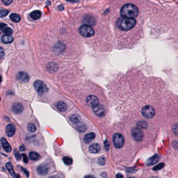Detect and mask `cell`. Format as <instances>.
I'll return each instance as SVG.
<instances>
[{
  "instance_id": "cell-1",
  "label": "cell",
  "mask_w": 178,
  "mask_h": 178,
  "mask_svg": "<svg viewBox=\"0 0 178 178\" xmlns=\"http://www.w3.org/2000/svg\"><path fill=\"white\" fill-rule=\"evenodd\" d=\"M120 13L123 17L134 19L138 15V9L136 6L133 4H126L122 7Z\"/></svg>"
},
{
  "instance_id": "cell-2",
  "label": "cell",
  "mask_w": 178,
  "mask_h": 178,
  "mask_svg": "<svg viewBox=\"0 0 178 178\" xmlns=\"http://www.w3.org/2000/svg\"><path fill=\"white\" fill-rule=\"evenodd\" d=\"M136 21L134 18H128L121 17L118 19L117 25L120 29L124 31L132 29L135 27Z\"/></svg>"
},
{
  "instance_id": "cell-3",
  "label": "cell",
  "mask_w": 178,
  "mask_h": 178,
  "mask_svg": "<svg viewBox=\"0 0 178 178\" xmlns=\"http://www.w3.org/2000/svg\"><path fill=\"white\" fill-rule=\"evenodd\" d=\"M80 34L85 37H91L93 36L95 31L93 28L88 25H84L81 26L80 28Z\"/></svg>"
},
{
  "instance_id": "cell-4",
  "label": "cell",
  "mask_w": 178,
  "mask_h": 178,
  "mask_svg": "<svg viewBox=\"0 0 178 178\" xmlns=\"http://www.w3.org/2000/svg\"><path fill=\"white\" fill-rule=\"evenodd\" d=\"M113 142L116 148H121L123 146L124 143L123 136L120 133H115L113 136Z\"/></svg>"
},
{
  "instance_id": "cell-5",
  "label": "cell",
  "mask_w": 178,
  "mask_h": 178,
  "mask_svg": "<svg viewBox=\"0 0 178 178\" xmlns=\"http://www.w3.org/2000/svg\"><path fill=\"white\" fill-rule=\"evenodd\" d=\"M143 115L146 119H151L153 117L155 111L153 107L150 106H146L142 110Z\"/></svg>"
},
{
  "instance_id": "cell-6",
  "label": "cell",
  "mask_w": 178,
  "mask_h": 178,
  "mask_svg": "<svg viewBox=\"0 0 178 178\" xmlns=\"http://www.w3.org/2000/svg\"><path fill=\"white\" fill-rule=\"evenodd\" d=\"M34 87L35 88L36 91L39 94H44L47 93L48 91V88L47 86L43 82L40 80H37L34 83Z\"/></svg>"
},
{
  "instance_id": "cell-7",
  "label": "cell",
  "mask_w": 178,
  "mask_h": 178,
  "mask_svg": "<svg viewBox=\"0 0 178 178\" xmlns=\"http://www.w3.org/2000/svg\"><path fill=\"white\" fill-rule=\"evenodd\" d=\"M132 135L133 138L136 141H141L144 136L143 132L137 128H135L132 130Z\"/></svg>"
},
{
  "instance_id": "cell-8",
  "label": "cell",
  "mask_w": 178,
  "mask_h": 178,
  "mask_svg": "<svg viewBox=\"0 0 178 178\" xmlns=\"http://www.w3.org/2000/svg\"><path fill=\"white\" fill-rule=\"evenodd\" d=\"M86 102L87 104L89 107L95 108L99 104V100L98 98L93 95H90L88 96L86 98Z\"/></svg>"
},
{
  "instance_id": "cell-9",
  "label": "cell",
  "mask_w": 178,
  "mask_h": 178,
  "mask_svg": "<svg viewBox=\"0 0 178 178\" xmlns=\"http://www.w3.org/2000/svg\"><path fill=\"white\" fill-rule=\"evenodd\" d=\"M12 111L16 114H20L23 111L24 107L23 104L20 103H15L12 107Z\"/></svg>"
},
{
  "instance_id": "cell-10",
  "label": "cell",
  "mask_w": 178,
  "mask_h": 178,
  "mask_svg": "<svg viewBox=\"0 0 178 178\" xmlns=\"http://www.w3.org/2000/svg\"><path fill=\"white\" fill-rule=\"evenodd\" d=\"M93 111L96 115H98L99 117H102L104 115V113H105L104 107H102V105H99V104L95 108H93Z\"/></svg>"
},
{
  "instance_id": "cell-11",
  "label": "cell",
  "mask_w": 178,
  "mask_h": 178,
  "mask_svg": "<svg viewBox=\"0 0 178 178\" xmlns=\"http://www.w3.org/2000/svg\"><path fill=\"white\" fill-rule=\"evenodd\" d=\"M6 133L9 137H12L14 135L15 132V127L13 124H10L6 128Z\"/></svg>"
},
{
  "instance_id": "cell-12",
  "label": "cell",
  "mask_w": 178,
  "mask_h": 178,
  "mask_svg": "<svg viewBox=\"0 0 178 178\" xmlns=\"http://www.w3.org/2000/svg\"><path fill=\"white\" fill-rule=\"evenodd\" d=\"M49 171V168L46 164H40L37 168V172L40 175H45Z\"/></svg>"
},
{
  "instance_id": "cell-13",
  "label": "cell",
  "mask_w": 178,
  "mask_h": 178,
  "mask_svg": "<svg viewBox=\"0 0 178 178\" xmlns=\"http://www.w3.org/2000/svg\"><path fill=\"white\" fill-rule=\"evenodd\" d=\"M100 146L97 143H93L89 147V151L91 153H97L100 151Z\"/></svg>"
},
{
  "instance_id": "cell-14",
  "label": "cell",
  "mask_w": 178,
  "mask_h": 178,
  "mask_svg": "<svg viewBox=\"0 0 178 178\" xmlns=\"http://www.w3.org/2000/svg\"><path fill=\"white\" fill-rule=\"evenodd\" d=\"M1 144L2 146V147L6 152H8V153L11 152V151H12L11 146L9 144V143L7 142L5 138H4L3 137L2 138L1 140Z\"/></svg>"
},
{
  "instance_id": "cell-15",
  "label": "cell",
  "mask_w": 178,
  "mask_h": 178,
  "mask_svg": "<svg viewBox=\"0 0 178 178\" xmlns=\"http://www.w3.org/2000/svg\"><path fill=\"white\" fill-rule=\"evenodd\" d=\"M159 160V156L158 155H155L147 160L146 164L147 166H151L156 164Z\"/></svg>"
},
{
  "instance_id": "cell-16",
  "label": "cell",
  "mask_w": 178,
  "mask_h": 178,
  "mask_svg": "<svg viewBox=\"0 0 178 178\" xmlns=\"http://www.w3.org/2000/svg\"><path fill=\"white\" fill-rule=\"evenodd\" d=\"M17 78L18 80L23 82H27L29 80V76L26 73L24 72H20L17 75Z\"/></svg>"
},
{
  "instance_id": "cell-17",
  "label": "cell",
  "mask_w": 178,
  "mask_h": 178,
  "mask_svg": "<svg viewBox=\"0 0 178 178\" xmlns=\"http://www.w3.org/2000/svg\"><path fill=\"white\" fill-rule=\"evenodd\" d=\"M1 40L4 44H11L14 40V38L13 36L10 35H5L2 36Z\"/></svg>"
},
{
  "instance_id": "cell-18",
  "label": "cell",
  "mask_w": 178,
  "mask_h": 178,
  "mask_svg": "<svg viewBox=\"0 0 178 178\" xmlns=\"http://www.w3.org/2000/svg\"><path fill=\"white\" fill-rule=\"evenodd\" d=\"M96 134L94 133H89L87 134L86 135L84 138V140L85 142V143L88 144L89 143H91L93 140L95 138Z\"/></svg>"
},
{
  "instance_id": "cell-19",
  "label": "cell",
  "mask_w": 178,
  "mask_h": 178,
  "mask_svg": "<svg viewBox=\"0 0 178 178\" xmlns=\"http://www.w3.org/2000/svg\"><path fill=\"white\" fill-rule=\"evenodd\" d=\"M1 29L2 32L4 33H6V35H11V33H13V30H12V29L10 27H8L7 25L3 23L1 24Z\"/></svg>"
},
{
  "instance_id": "cell-20",
  "label": "cell",
  "mask_w": 178,
  "mask_h": 178,
  "mask_svg": "<svg viewBox=\"0 0 178 178\" xmlns=\"http://www.w3.org/2000/svg\"><path fill=\"white\" fill-rule=\"evenodd\" d=\"M57 108L60 112H65L68 109V106L64 102H58L57 104Z\"/></svg>"
},
{
  "instance_id": "cell-21",
  "label": "cell",
  "mask_w": 178,
  "mask_h": 178,
  "mask_svg": "<svg viewBox=\"0 0 178 178\" xmlns=\"http://www.w3.org/2000/svg\"><path fill=\"white\" fill-rule=\"evenodd\" d=\"M41 12L39 11H35L31 12L30 14V16L32 19L34 20L38 19L41 17Z\"/></svg>"
},
{
  "instance_id": "cell-22",
  "label": "cell",
  "mask_w": 178,
  "mask_h": 178,
  "mask_svg": "<svg viewBox=\"0 0 178 178\" xmlns=\"http://www.w3.org/2000/svg\"><path fill=\"white\" fill-rule=\"evenodd\" d=\"M84 22H85L86 25H88L90 26L95 24V20H94L93 18L91 17H86L84 19Z\"/></svg>"
},
{
  "instance_id": "cell-23",
  "label": "cell",
  "mask_w": 178,
  "mask_h": 178,
  "mask_svg": "<svg viewBox=\"0 0 178 178\" xmlns=\"http://www.w3.org/2000/svg\"><path fill=\"white\" fill-rule=\"evenodd\" d=\"M70 119L72 123L74 124H78L80 122V116L77 115H73L70 117Z\"/></svg>"
},
{
  "instance_id": "cell-24",
  "label": "cell",
  "mask_w": 178,
  "mask_h": 178,
  "mask_svg": "<svg viewBox=\"0 0 178 178\" xmlns=\"http://www.w3.org/2000/svg\"><path fill=\"white\" fill-rule=\"evenodd\" d=\"M6 167L7 169L8 170V172L11 174V175L13 177H15V172H14V170H13V167H12L11 163L10 162H8L6 164Z\"/></svg>"
},
{
  "instance_id": "cell-25",
  "label": "cell",
  "mask_w": 178,
  "mask_h": 178,
  "mask_svg": "<svg viewBox=\"0 0 178 178\" xmlns=\"http://www.w3.org/2000/svg\"><path fill=\"white\" fill-rule=\"evenodd\" d=\"M29 158L32 160H37L38 159H39L40 158V155L38 153H37L36 152H30V153H29Z\"/></svg>"
},
{
  "instance_id": "cell-26",
  "label": "cell",
  "mask_w": 178,
  "mask_h": 178,
  "mask_svg": "<svg viewBox=\"0 0 178 178\" xmlns=\"http://www.w3.org/2000/svg\"><path fill=\"white\" fill-rule=\"evenodd\" d=\"M10 18H11V20H13L15 23L19 22L21 19V18H20L19 15L15 14V13H13V14H11L10 15Z\"/></svg>"
},
{
  "instance_id": "cell-27",
  "label": "cell",
  "mask_w": 178,
  "mask_h": 178,
  "mask_svg": "<svg viewBox=\"0 0 178 178\" xmlns=\"http://www.w3.org/2000/svg\"><path fill=\"white\" fill-rule=\"evenodd\" d=\"M137 125L138 127L142 129H146L148 126L147 122L144 121H140L138 122L137 123Z\"/></svg>"
},
{
  "instance_id": "cell-28",
  "label": "cell",
  "mask_w": 178,
  "mask_h": 178,
  "mask_svg": "<svg viewBox=\"0 0 178 178\" xmlns=\"http://www.w3.org/2000/svg\"><path fill=\"white\" fill-rule=\"evenodd\" d=\"M28 131L31 133H33L36 131V127L33 123H29L27 126Z\"/></svg>"
},
{
  "instance_id": "cell-29",
  "label": "cell",
  "mask_w": 178,
  "mask_h": 178,
  "mask_svg": "<svg viewBox=\"0 0 178 178\" xmlns=\"http://www.w3.org/2000/svg\"><path fill=\"white\" fill-rule=\"evenodd\" d=\"M63 162L65 164H68V165H71L72 164V162H73V160L70 157H64L63 158Z\"/></svg>"
},
{
  "instance_id": "cell-30",
  "label": "cell",
  "mask_w": 178,
  "mask_h": 178,
  "mask_svg": "<svg viewBox=\"0 0 178 178\" xmlns=\"http://www.w3.org/2000/svg\"><path fill=\"white\" fill-rule=\"evenodd\" d=\"M77 130L80 132H84L86 130V127L84 125H79L76 127Z\"/></svg>"
},
{
  "instance_id": "cell-31",
  "label": "cell",
  "mask_w": 178,
  "mask_h": 178,
  "mask_svg": "<svg viewBox=\"0 0 178 178\" xmlns=\"http://www.w3.org/2000/svg\"><path fill=\"white\" fill-rule=\"evenodd\" d=\"M106 163V159L104 157H102L98 159V164L100 166L104 165Z\"/></svg>"
},
{
  "instance_id": "cell-32",
  "label": "cell",
  "mask_w": 178,
  "mask_h": 178,
  "mask_svg": "<svg viewBox=\"0 0 178 178\" xmlns=\"http://www.w3.org/2000/svg\"><path fill=\"white\" fill-rule=\"evenodd\" d=\"M172 130L175 134L178 135V123L175 124L173 126Z\"/></svg>"
},
{
  "instance_id": "cell-33",
  "label": "cell",
  "mask_w": 178,
  "mask_h": 178,
  "mask_svg": "<svg viewBox=\"0 0 178 178\" xmlns=\"http://www.w3.org/2000/svg\"><path fill=\"white\" fill-rule=\"evenodd\" d=\"M164 163H162V164H158V165H157L155 167H154L153 168V170H160V169H162V168L164 167Z\"/></svg>"
},
{
  "instance_id": "cell-34",
  "label": "cell",
  "mask_w": 178,
  "mask_h": 178,
  "mask_svg": "<svg viewBox=\"0 0 178 178\" xmlns=\"http://www.w3.org/2000/svg\"><path fill=\"white\" fill-rule=\"evenodd\" d=\"M8 13V11H6L5 10L1 9V17H4L6 16Z\"/></svg>"
},
{
  "instance_id": "cell-35",
  "label": "cell",
  "mask_w": 178,
  "mask_h": 178,
  "mask_svg": "<svg viewBox=\"0 0 178 178\" xmlns=\"http://www.w3.org/2000/svg\"><path fill=\"white\" fill-rule=\"evenodd\" d=\"M14 154H15V157H16L17 160H20V158H21V156H20L19 153L16 150L14 151Z\"/></svg>"
},
{
  "instance_id": "cell-36",
  "label": "cell",
  "mask_w": 178,
  "mask_h": 178,
  "mask_svg": "<svg viewBox=\"0 0 178 178\" xmlns=\"http://www.w3.org/2000/svg\"><path fill=\"white\" fill-rule=\"evenodd\" d=\"M104 147L106 148V149L107 151H108V150L109 149V142H108L107 140H105V142H104Z\"/></svg>"
},
{
  "instance_id": "cell-37",
  "label": "cell",
  "mask_w": 178,
  "mask_h": 178,
  "mask_svg": "<svg viewBox=\"0 0 178 178\" xmlns=\"http://www.w3.org/2000/svg\"><path fill=\"white\" fill-rule=\"evenodd\" d=\"M2 2L4 4H5L6 5H10L11 3H12L13 1H12V0H4V1H2Z\"/></svg>"
},
{
  "instance_id": "cell-38",
  "label": "cell",
  "mask_w": 178,
  "mask_h": 178,
  "mask_svg": "<svg viewBox=\"0 0 178 178\" xmlns=\"http://www.w3.org/2000/svg\"><path fill=\"white\" fill-rule=\"evenodd\" d=\"M22 156L23 157V159H24V161L25 163H27L28 162V158L26 156V155H25L24 153H23L22 155Z\"/></svg>"
},
{
  "instance_id": "cell-39",
  "label": "cell",
  "mask_w": 178,
  "mask_h": 178,
  "mask_svg": "<svg viewBox=\"0 0 178 178\" xmlns=\"http://www.w3.org/2000/svg\"><path fill=\"white\" fill-rule=\"evenodd\" d=\"M1 58H2V57L4 56V53L3 48L2 47L1 48Z\"/></svg>"
},
{
  "instance_id": "cell-40",
  "label": "cell",
  "mask_w": 178,
  "mask_h": 178,
  "mask_svg": "<svg viewBox=\"0 0 178 178\" xmlns=\"http://www.w3.org/2000/svg\"><path fill=\"white\" fill-rule=\"evenodd\" d=\"M123 178V175H122L121 174H120V173H118V175H116V178Z\"/></svg>"
},
{
  "instance_id": "cell-41",
  "label": "cell",
  "mask_w": 178,
  "mask_h": 178,
  "mask_svg": "<svg viewBox=\"0 0 178 178\" xmlns=\"http://www.w3.org/2000/svg\"><path fill=\"white\" fill-rule=\"evenodd\" d=\"M20 150L21 151H24L25 150V147H24V146L22 145L20 147Z\"/></svg>"
},
{
  "instance_id": "cell-42",
  "label": "cell",
  "mask_w": 178,
  "mask_h": 178,
  "mask_svg": "<svg viewBox=\"0 0 178 178\" xmlns=\"http://www.w3.org/2000/svg\"><path fill=\"white\" fill-rule=\"evenodd\" d=\"M95 178L93 176V175H86V176H85V178Z\"/></svg>"
},
{
  "instance_id": "cell-43",
  "label": "cell",
  "mask_w": 178,
  "mask_h": 178,
  "mask_svg": "<svg viewBox=\"0 0 178 178\" xmlns=\"http://www.w3.org/2000/svg\"><path fill=\"white\" fill-rule=\"evenodd\" d=\"M23 170H24V173H25V174H26V175H27V177H28V175H29V173H28V172L26 170V169H23Z\"/></svg>"
},
{
  "instance_id": "cell-44",
  "label": "cell",
  "mask_w": 178,
  "mask_h": 178,
  "mask_svg": "<svg viewBox=\"0 0 178 178\" xmlns=\"http://www.w3.org/2000/svg\"><path fill=\"white\" fill-rule=\"evenodd\" d=\"M48 178H58V177H57V176H51V177H50Z\"/></svg>"
},
{
  "instance_id": "cell-45",
  "label": "cell",
  "mask_w": 178,
  "mask_h": 178,
  "mask_svg": "<svg viewBox=\"0 0 178 178\" xmlns=\"http://www.w3.org/2000/svg\"></svg>"
}]
</instances>
